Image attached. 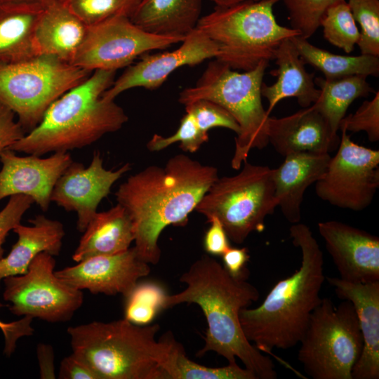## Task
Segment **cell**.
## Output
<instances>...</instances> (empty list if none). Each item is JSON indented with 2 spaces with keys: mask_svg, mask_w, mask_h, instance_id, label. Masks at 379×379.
Here are the masks:
<instances>
[{
  "mask_svg": "<svg viewBox=\"0 0 379 379\" xmlns=\"http://www.w3.org/2000/svg\"><path fill=\"white\" fill-rule=\"evenodd\" d=\"M218 178L215 167L179 154L164 166H149L129 176L119 187L117 204L132 220L134 247L142 260L159 262L162 231L169 225H185L188 215Z\"/></svg>",
  "mask_w": 379,
  "mask_h": 379,
  "instance_id": "1",
  "label": "cell"
},
{
  "mask_svg": "<svg viewBox=\"0 0 379 379\" xmlns=\"http://www.w3.org/2000/svg\"><path fill=\"white\" fill-rule=\"evenodd\" d=\"M247 278L232 276L215 258L203 255L181 275L180 281L185 288L167 295L165 307L194 303L201 307L208 328L197 356L214 352L228 364L237 363L238 358L257 379H275L272 360L247 340L240 324V311L260 298L259 291Z\"/></svg>",
  "mask_w": 379,
  "mask_h": 379,
  "instance_id": "2",
  "label": "cell"
},
{
  "mask_svg": "<svg viewBox=\"0 0 379 379\" xmlns=\"http://www.w3.org/2000/svg\"><path fill=\"white\" fill-rule=\"evenodd\" d=\"M289 232L293 245L300 249V267L277 282L259 306L244 308L239 313L246 338L265 354L298 344L322 299L320 292L326 277L319 245L305 224H292Z\"/></svg>",
  "mask_w": 379,
  "mask_h": 379,
  "instance_id": "3",
  "label": "cell"
},
{
  "mask_svg": "<svg viewBox=\"0 0 379 379\" xmlns=\"http://www.w3.org/2000/svg\"><path fill=\"white\" fill-rule=\"evenodd\" d=\"M116 71L97 69L79 85L53 101L39 124L8 149L42 156L91 145L128 121L114 100L102 96L114 81Z\"/></svg>",
  "mask_w": 379,
  "mask_h": 379,
  "instance_id": "4",
  "label": "cell"
},
{
  "mask_svg": "<svg viewBox=\"0 0 379 379\" xmlns=\"http://www.w3.org/2000/svg\"><path fill=\"white\" fill-rule=\"evenodd\" d=\"M157 324H135L125 318L70 326L72 353L99 379H166V370L178 342L167 334L159 340Z\"/></svg>",
  "mask_w": 379,
  "mask_h": 379,
  "instance_id": "5",
  "label": "cell"
},
{
  "mask_svg": "<svg viewBox=\"0 0 379 379\" xmlns=\"http://www.w3.org/2000/svg\"><path fill=\"white\" fill-rule=\"evenodd\" d=\"M268 65V61H262L254 69L239 72L215 59L209 62L197 83L183 89L178 96V102L185 106L199 100L212 101L235 119L239 127L231 160L235 170L240 169L252 149H262L269 144L270 115L263 107L261 95Z\"/></svg>",
  "mask_w": 379,
  "mask_h": 379,
  "instance_id": "6",
  "label": "cell"
},
{
  "mask_svg": "<svg viewBox=\"0 0 379 379\" xmlns=\"http://www.w3.org/2000/svg\"><path fill=\"white\" fill-rule=\"evenodd\" d=\"M279 1H247L215 6L200 18L196 28L218 46L215 59L235 70L249 71L262 61L274 60L284 40L300 36L295 29L277 22L273 6Z\"/></svg>",
  "mask_w": 379,
  "mask_h": 379,
  "instance_id": "7",
  "label": "cell"
},
{
  "mask_svg": "<svg viewBox=\"0 0 379 379\" xmlns=\"http://www.w3.org/2000/svg\"><path fill=\"white\" fill-rule=\"evenodd\" d=\"M277 207L272 169L246 160L239 173L218 178L195 211L208 222L218 218L229 239L240 244L251 233L265 230L266 217Z\"/></svg>",
  "mask_w": 379,
  "mask_h": 379,
  "instance_id": "8",
  "label": "cell"
},
{
  "mask_svg": "<svg viewBox=\"0 0 379 379\" xmlns=\"http://www.w3.org/2000/svg\"><path fill=\"white\" fill-rule=\"evenodd\" d=\"M299 343L298 359L308 376L352 379L363 338L352 302L343 300L336 307L331 299L322 298Z\"/></svg>",
  "mask_w": 379,
  "mask_h": 379,
  "instance_id": "9",
  "label": "cell"
},
{
  "mask_svg": "<svg viewBox=\"0 0 379 379\" xmlns=\"http://www.w3.org/2000/svg\"><path fill=\"white\" fill-rule=\"evenodd\" d=\"M92 72L48 55L0 64V102L14 112L27 133L53 101Z\"/></svg>",
  "mask_w": 379,
  "mask_h": 379,
  "instance_id": "10",
  "label": "cell"
},
{
  "mask_svg": "<svg viewBox=\"0 0 379 379\" xmlns=\"http://www.w3.org/2000/svg\"><path fill=\"white\" fill-rule=\"evenodd\" d=\"M55 260L47 252L39 253L25 274L4 279V299L15 315L51 322L72 319L83 304L84 294L55 274Z\"/></svg>",
  "mask_w": 379,
  "mask_h": 379,
  "instance_id": "11",
  "label": "cell"
},
{
  "mask_svg": "<svg viewBox=\"0 0 379 379\" xmlns=\"http://www.w3.org/2000/svg\"><path fill=\"white\" fill-rule=\"evenodd\" d=\"M335 155L315 182L318 197L340 208L361 211L372 203L379 187V151L353 142L345 131Z\"/></svg>",
  "mask_w": 379,
  "mask_h": 379,
  "instance_id": "12",
  "label": "cell"
},
{
  "mask_svg": "<svg viewBox=\"0 0 379 379\" xmlns=\"http://www.w3.org/2000/svg\"><path fill=\"white\" fill-rule=\"evenodd\" d=\"M183 40L148 33L133 24L130 18L116 16L88 26L72 64L90 72L117 71L146 53L164 49Z\"/></svg>",
  "mask_w": 379,
  "mask_h": 379,
  "instance_id": "13",
  "label": "cell"
},
{
  "mask_svg": "<svg viewBox=\"0 0 379 379\" xmlns=\"http://www.w3.org/2000/svg\"><path fill=\"white\" fill-rule=\"evenodd\" d=\"M149 53L139 57L136 63L128 66L102 96L114 100L125 91L137 87L155 90L178 68L197 65L207 59L215 58L218 48L203 32L195 28L178 48L164 53Z\"/></svg>",
  "mask_w": 379,
  "mask_h": 379,
  "instance_id": "14",
  "label": "cell"
},
{
  "mask_svg": "<svg viewBox=\"0 0 379 379\" xmlns=\"http://www.w3.org/2000/svg\"><path fill=\"white\" fill-rule=\"evenodd\" d=\"M130 169L129 163L117 170L106 169L100 152L96 151L87 167L72 161L56 182L51 201L67 211L75 212L77 230L84 232L100 201L109 194L114 182Z\"/></svg>",
  "mask_w": 379,
  "mask_h": 379,
  "instance_id": "15",
  "label": "cell"
},
{
  "mask_svg": "<svg viewBox=\"0 0 379 379\" xmlns=\"http://www.w3.org/2000/svg\"><path fill=\"white\" fill-rule=\"evenodd\" d=\"M149 272V263L140 258L134 246L114 255L94 256L55 271L59 279L79 290L108 295L119 293L124 298L139 279Z\"/></svg>",
  "mask_w": 379,
  "mask_h": 379,
  "instance_id": "16",
  "label": "cell"
},
{
  "mask_svg": "<svg viewBox=\"0 0 379 379\" xmlns=\"http://www.w3.org/2000/svg\"><path fill=\"white\" fill-rule=\"evenodd\" d=\"M0 201L13 195H27L46 211L53 187L72 159L65 152L42 158L34 154L18 156L8 148L0 153Z\"/></svg>",
  "mask_w": 379,
  "mask_h": 379,
  "instance_id": "17",
  "label": "cell"
},
{
  "mask_svg": "<svg viewBox=\"0 0 379 379\" xmlns=\"http://www.w3.org/2000/svg\"><path fill=\"white\" fill-rule=\"evenodd\" d=\"M318 232L340 278L350 282L379 281V238L344 222H320Z\"/></svg>",
  "mask_w": 379,
  "mask_h": 379,
  "instance_id": "18",
  "label": "cell"
},
{
  "mask_svg": "<svg viewBox=\"0 0 379 379\" xmlns=\"http://www.w3.org/2000/svg\"><path fill=\"white\" fill-rule=\"evenodd\" d=\"M327 281L341 300L352 302L363 338L361 353L352 371V379L379 378V281L357 283L340 277Z\"/></svg>",
  "mask_w": 379,
  "mask_h": 379,
  "instance_id": "19",
  "label": "cell"
},
{
  "mask_svg": "<svg viewBox=\"0 0 379 379\" xmlns=\"http://www.w3.org/2000/svg\"><path fill=\"white\" fill-rule=\"evenodd\" d=\"M268 142L286 157L297 152L329 153L339 144L338 134L313 106L281 118H268Z\"/></svg>",
  "mask_w": 379,
  "mask_h": 379,
  "instance_id": "20",
  "label": "cell"
},
{
  "mask_svg": "<svg viewBox=\"0 0 379 379\" xmlns=\"http://www.w3.org/2000/svg\"><path fill=\"white\" fill-rule=\"evenodd\" d=\"M272 169L274 195L284 218L291 224L300 222L305 192L325 173L329 153L297 152L284 157Z\"/></svg>",
  "mask_w": 379,
  "mask_h": 379,
  "instance_id": "21",
  "label": "cell"
},
{
  "mask_svg": "<svg viewBox=\"0 0 379 379\" xmlns=\"http://www.w3.org/2000/svg\"><path fill=\"white\" fill-rule=\"evenodd\" d=\"M88 26L65 0H51L44 8L34 33L37 55H48L72 64Z\"/></svg>",
  "mask_w": 379,
  "mask_h": 379,
  "instance_id": "22",
  "label": "cell"
},
{
  "mask_svg": "<svg viewBox=\"0 0 379 379\" xmlns=\"http://www.w3.org/2000/svg\"><path fill=\"white\" fill-rule=\"evenodd\" d=\"M274 60L278 67L271 72L277 78L268 86L262 83L261 95L268 101L267 113H270L281 100L295 98L302 107L312 105L318 99L320 90L316 87L314 74L307 72L306 65L300 58L291 38L284 40L278 46Z\"/></svg>",
  "mask_w": 379,
  "mask_h": 379,
  "instance_id": "23",
  "label": "cell"
},
{
  "mask_svg": "<svg viewBox=\"0 0 379 379\" xmlns=\"http://www.w3.org/2000/svg\"><path fill=\"white\" fill-rule=\"evenodd\" d=\"M31 225H16L13 231L18 240L7 256L0 259V282L4 279L25 274L34 258L41 252L53 256L61 251L65 232L58 220L38 215L29 220Z\"/></svg>",
  "mask_w": 379,
  "mask_h": 379,
  "instance_id": "24",
  "label": "cell"
},
{
  "mask_svg": "<svg viewBox=\"0 0 379 379\" xmlns=\"http://www.w3.org/2000/svg\"><path fill=\"white\" fill-rule=\"evenodd\" d=\"M134 239L132 220L126 209L117 204L95 213L84 230L72 260L79 262L94 256L121 253L130 248Z\"/></svg>",
  "mask_w": 379,
  "mask_h": 379,
  "instance_id": "25",
  "label": "cell"
},
{
  "mask_svg": "<svg viewBox=\"0 0 379 379\" xmlns=\"http://www.w3.org/2000/svg\"><path fill=\"white\" fill-rule=\"evenodd\" d=\"M45 6L0 1V64L37 55L34 33Z\"/></svg>",
  "mask_w": 379,
  "mask_h": 379,
  "instance_id": "26",
  "label": "cell"
},
{
  "mask_svg": "<svg viewBox=\"0 0 379 379\" xmlns=\"http://www.w3.org/2000/svg\"><path fill=\"white\" fill-rule=\"evenodd\" d=\"M202 0H141L130 18L155 35L185 39L197 25Z\"/></svg>",
  "mask_w": 379,
  "mask_h": 379,
  "instance_id": "27",
  "label": "cell"
},
{
  "mask_svg": "<svg viewBox=\"0 0 379 379\" xmlns=\"http://www.w3.org/2000/svg\"><path fill=\"white\" fill-rule=\"evenodd\" d=\"M291 39L304 62L321 72L326 79L353 75H379V57L363 54L357 56L338 55L314 46L300 36Z\"/></svg>",
  "mask_w": 379,
  "mask_h": 379,
  "instance_id": "28",
  "label": "cell"
},
{
  "mask_svg": "<svg viewBox=\"0 0 379 379\" xmlns=\"http://www.w3.org/2000/svg\"><path fill=\"white\" fill-rule=\"evenodd\" d=\"M366 77L353 75L336 79L314 78L320 94L312 105L326 119L334 133L337 134L340 122L352 102L374 91Z\"/></svg>",
  "mask_w": 379,
  "mask_h": 379,
  "instance_id": "29",
  "label": "cell"
},
{
  "mask_svg": "<svg viewBox=\"0 0 379 379\" xmlns=\"http://www.w3.org/2000/svg\"><path fill=\"white\" fill-rule=\"evenodd\" d=\"M166 379H257L253 373L237 363L211 368L189 359L178 343L166 370Z\"/></svg>",
  "mask_w": 379,
  "mask_h": 379,
  "instance_id": "30",
  "label": "cell"
},
{
  "mask_svg": "<svg viewBox=\"0 0 379 379\" xmlns=\"http://www.w3.org/2000/svg\"><path fill=\"white\" fill-rule=\"evenodd\" d=\"M168 294L158 283H138L125 297L124 318L140 326L149 324L156 316L166 309Z\"/></svg>",
  "mask_w": 379,
  "mask_h": 379,
  "instance_id": "31",
  "label": "cell"
},
{
  "mask_svg": "<svg viewBox=\"0 0 379 379\" xmlns=\"http://www.w3.org/2000/svg\"><path fill=\"white\" fill-rule=\"evenodd\" d=\"M320 26L324 38L333 46L350 53L359 39V31L346 0L338 1L328 8Z\"/></svg>",
  "mask_w": 379,
  "mask_h": 379,
  "instance_id": "32",
  "label": "cell"
},
{
  "mask_svg": "<svg viewBox=\"0 0 379 379\" xmlns=\"http://www.w3.org/2000/svg\"><path fill=\"white\" fill-rule=\"evenodd\" d=\"M352 16L359 25L357 46L361 54L379 57V0H348Z\"/></svg>",
  "mask_w": 379,
  "mask_h": 379,
  "instance_id": "33",
  "label": "cell"
},
{
  "mask_svg": "<svg viewBox=\"0 0 379 379\" xmlns=\"http://www.w3.org/2000/svg\"><path fill=\"white\" fill-rule=\"evenodd\" d=\"M71 10L91 26L116 16L131 18L141 0H65Z\"/></svg>",
  "mask_w": 379,
  "mask_h": 379,
  "instance_id": "34",
  "label": "cell"
},
{
  "mask_svg": "<svg viewBox=\"0 0 379 379\" xmlns=\"http://www.w3.org/2000/svg\"><path fill=\"white\" fill-rule=\"evenodd\" d=\"M288 11L291 28L300 33V36L308 39L320 27L326 11L340 0H280Z\"/></svg>",
  "mask_w": 379,
  "mask_h": 379,
  "instance_id": "35",
  "label": "cell"
},
{
  "mask_svg": "<svg viewBox=\"0 0 379 379\" xmlns=\"http://www.w3.org/2000/svg\"><path fill=\"white\" fill-rule=\"evenodd\" d=\"M208 140V133L201 130L192 114L186 112L174 134L168 137L154 134L147 142V147L151 152H158L180 142V148L182 151L194 153Z\"/></svg>",
  "mask_w": 379,
  "mask_h": 379,
  "instance_id": "36",
  "label": "cell"
},
{
  "mask_svg": "<svg viewBox=\"0 0 379 379\" xmlns=\"http://www.w3.org/2000/svg\"><path fill=\"white\" fill-rule=\"evenodd\" d=\"M339 129L347 132L364 131L368 140H379V92L371 100H365L354 114L345 117L340 122Z\"/></svg>",
  "mask_w": 379,
  "mask_h": 379,
  "instance_id": "37",
  "label": "cell"
},
{
  "mask_svg": "<svg viewBox=\"0 0 379 379\" xmlns=\"http://www.w3.org/2000/svg\"><path fill=\"white\" fill-rule=\"evenodd\" d=\"M185 107L194 117L198 126L204 132L213 128H225L237 134L239 127L232 115L220 105L207 100H199Z\"/></svg>",
  "mask_w": 379,
  "mask_h": 379,
  "instance_id": "38",
  "label": "cell"
},
{
  "mask_svg": "<svg viewBox=\"0 0 379 379\" xmlns=\"http://www.w3.org/2000/svg\"><path fill=\"white\" fill-rule=\"evenodd\" d=\"M34 203L27 195L17 194L9 197L4 208L0 211V259L4 257L3 245L10 231L20 223L24 214Z\"/></svg>",
  "mask_w": 379,
  "mask_h": 379,
  "instance_id": "39",
  "label": "cell"
},
{
  "mask_svg": "<svg viewBox=\"0 0 379 379\" xmlns=\"http://www.w3.org/2000/svg\"><path fill=\"white\" fill-rule=\"evenodd\" d=\"M15 117L14 112L0 102V153L25 134Z\"/></svg>",
  "mask_w": 379,
  "mask_h": 379,
  "instance_id": "40",
  "label": "cell"
},
{
  "mask_svg": "<svg viewBox=\"0 0 379 379\" xmlns=\"http://www.w3.org/2000/svg\"><path fill=\"white\" fill-rule=\"evenodd\" d=\"M4 306L0 303V307ZM32 318L25 316L22 319L10 323L0 320V329L5 338L4 352L11 355L15 348L18 339L23 336L32 335L33 328L31 326Z\"/></svg>",
  "mask_w": 379,
  "mask_h": 379,
  "instance_id": "41",
  "label": "cell"
},
{
  "mask_svg": "<svg viewBox=\"0 0 379 379\" xmlns=\"http://www.w3.org/2000/svg\"><path fill=\"white\" fill-rule=\"evenodd\" d=\"M208 222L211 225L204 235V249L211 255H222L230 247L227 234L218 218H213Z\"/></svg>",
  "mask_w": 379,
  "mask_h": 379,
  "instance_id": "42",
  "label": "cell"
},
{
  "mask_svg": "<svg viewBox=\"0 0 379 379\" xmlns=\"http://www.w3.org/2000/svg\"><path fill=\"white\" fill-rule=\"evenodd\" d=\"M58 378L60 379H99L91 368L73 353L62 360Z\"/></svg>",
  "mask_w": 379,
  "mask_h": 379,
  "instance_id": "43",
  "label": "cell"
},
{
  "mask_svg": "<svg viewBox=\"0 0 379 379\" xmlns=\"http://www.w3.org/2000/svg\"><path fill=\"white\" fill-rule=\"evenodd\" d=\"M224 268L233 277L248 276L246 265L250 255L247 248L230 247L222 255Z\"/></svg>",
  "mask_w": 379,
  "mask_h": 379,
  "instance_id": "44",
  "label": "cell"
},
{
  "mask_svg": "<svg viewBox=\"0 0 379 379\" xmlns=\"http://www.w3.org/2000/svg\"><path fill=\"white\" fill-rule=\"evenodd\" d=\"M39 365L40 378L43 379L55 378L54 365V351L48 344L39 343L36 348Z\"/></svg>",
  "mask_w": 379,
  "mask_h": 379,
  "instance_id": "45",
  "label": "cell"
},
{
  "mask_svg": "<svg viewBox=\"0 0 379 379\" xmlns=\"http://www.w3.org/2000/svg\"><path fill=\"white\" fill-rule=\"evenodd\" d=\"M215 4V6H230L247 1H258V0H209Z\"/></svg>",
  "mask_w": 379,
  "mask_h": 379,
  "instance_id": "46",
  "label": "cell"
},
{
  "mask_svg": "<svg viewBox=\"0 0 379 379\" xmlns=\"http://www.w3.org/2000/svg\"><path fill=\"white\" fill-rule=\"evenodd\" d=\"M6 1H13L19 3H26V4H41L43 6H46L51 0H0Z\"/></svg>",
  "mask_w": 379,
  "mask_h": 379,
  "instance_id": "47",
  "label": "cell"
}]
</instances>
